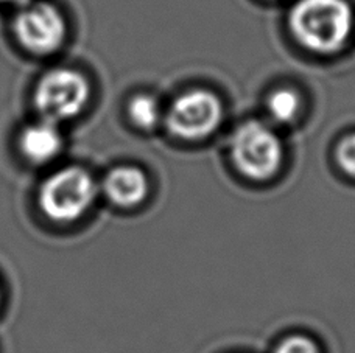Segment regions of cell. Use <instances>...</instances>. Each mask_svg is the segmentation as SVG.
<instances>
[{
  "label": "cell",
  "instance_id": "obj_1",
  "mask_svg": "<svg viewBox=\"0 0 355 353\" xmlns=\"http://www.w3.org/2000/svg\"><path fill=\"white\" fill-rule=\"evenodd\" d=\"M291 33L316 53H334L352 31V10L346 0H297L290 11Z\"/></svg>",
  "mask_w": 355,
  "mask_h": 353
},
{
  "label": "cell",
  "instance_id": "obj_2",
  "mask_svg": "<svg viewBox=\"0 0 355 353\" xmlns=\"http://www.w3.org/2000/svg\"><path fill=\"white\" fill-rule=\"evenodd\" d=\"M97 193V182L87 170L75 165L66 167L42 182L40 207L52 221L69 224L86 215Z\"/></svg>",
  "mask_w": 355,
  "mask_h": 353
},
{
  "label": "cell",
  "instance_id": "obj_3",
  "mask_svg": "<svg viewBox=\"0 0 355 353\" xmlns=\"http://www.w3.org/2000/svg\"><path fill=\"white\" fill-rule=\"evenodd\" d=\"M231 159L237 172L251 181H268L282 163V143L276 132L262 122H246L234 131Z\"/></svg>",
  "mask_w": 355,
  "mask_h": 353
},
{
  "label": "cell",
  "instance_id": "obj_4",
  "mask_svg": "<svg viewBox=\"0 0 355 353\" xmlns=\"http://www.w3.org/2000/svg\"><path fill=\"white\" fill-rule=\"evenodd\" d=\"M89 97L91 87L85 75L72 69H53L37 81L35 106L42 120L58 125L78 117Z\"/></svg>",
  "mask_w": 355,
  "mask_h": 353
},
{
  "label": "cell",
  "instance_id": "obj_5",
  "mask_svg": "<svg viewBox=\"0 0 355 353\" xmlns=\"http://www.w3.org/2000/svg\"><path fill=\"white\" fill-rule=\"evenodd\" d=\"M223 120V105L215 93L193 89L182 93L166 116L168 131L181 141L196 142L214 134Z\"/></svg>",
  "mask_w": 355,
  "mask_h": 353
},
{
  "label": "cell",
  "instance_id": "obj_6",
  "mask_svg": "<svg viewBox=\"0 0 355 353\" xmlns=\"http://www.w3.org/2000/svg\"><path fill=\"white\" fill-rule=\"evenodd\" d=\"M21 46L33 55H52L66 39V19L49 2L25 3L12 25Z\"/></svg>",
  "mask_w": 355,
  "mask_h": 353
},
{
  "label": "cell",
  "instance_id": "obj_7",
  "mask_svg": "<svg viewBox=\"0 0 355 353\" xmlns=\"http://www.w3.org/2000/svg\"><path fill=\"white\" fill-rule=\"evenodd\" d=\"M147 174L136 167L112 168L103 179V193L119 207H135L148 197Z\"/></svg>",
  "mask_w": 355,
  "mask_h": 353
},
{
  "label": "cell",
  "instance_id": "obj_8",
  "mask_svg": "<svg viewBox=\"0 0 355 353\" xmlns=\"http://www.w3.org/2000/svg\"><path fill=\"white\" fill-rule=\"evenodd\" d=\"M62 145V134L58 125L42 120L30 125L21 132L19 148L25 159L31 163H49L60 156Z\"/></svg>",
  "mask_w": 355,
  "mask_h": 353
},
{
  "label": "cell",
  "instance_id": "obj_9",
  "mask_svg": "<svg viewBox=\"0 0 355 353\" xmlns=\"http://www.w3.org/2000/svg\"><path fill=\"white\" fill-rule=\"evenodd\" d=\"M268 111L279 123H290L301 111V98L291 89H277L268 97Z\"/></svg>",
  "mask_w": 355,
  "mask_h": 353
},
{
  "label": "cell",
  "instance_id": "obj_10",
  "mask_svg": "<svg viewBox=\"0 0 355 353\" xmlns=\"http://www.w3.org/2000/svg\"><path fill=\"white\" fill-rule=\"evenodd\" d=\"M128 114L137 128L153 129L161 120V106L155 97L136 96L130 102Z\"/></svg>",
  "mask_w": 355,
  "mask_h": 353
},
{
  "label": "cell",
  "instance_id": "obj_11",
  "mask_svg": "<svg viewBox=\"0 0 355 353\" xmlns=\"http://www.w3.org/2000/svg\"><path fill=\"white\" fill-rule=\"evenodd\" d=\"M337 162L343 172L355 179V134L345 137L337 148Z\"/></svg>",
  "mask_w": 355,
  "mask_h": 353
},
{
  "label": "cell",
  "instance_id": "obj_12",
  "mask_svg": "<svg viewBox=\"0 0 355 353\" xmlns=\"http://www.w3.org/2000/svg\"><path fill=\"white\" fill-rule=\"evenodd\" d=\"M275 353H321L318 345L315 341L301 335H293L285 338L284 341L277 345Z\"/></svg>",
  "mask_w": 355,
  "mask_h": 353
},
{
  "label": "cell",
  "instance_id": "obj_13",
  "mask_svg": "<svg viewBox=\"0 0 355 353\" xmlns=\"http://www.w3.org/2000/svg\"><path fill=\"white\" fill-rule=\"evenodd\" d=\"M2 2H6V3H28V0H2Z\"/></svg>",
  "mask_w": 355,
  "mask_h": 353
},
{
  "label": "cell",
  "instance_id": "obj_14",
  "mask_svg": "<svg viewBox=\"0 0 355 353\" xmlns=\"http://www.w3.org/2000/svg\"><path fill=\"white\" fill-rule=\"evenodd\" d=\"M0 304H2V288H0Z\"/></svg>",
  "mask_w": 355,
  "mask_h": 353
}]
</instances>
